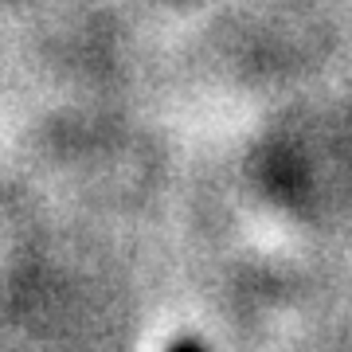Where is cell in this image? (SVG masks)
I'll return each instance as SVG.
<instances>
[{
  "mask_svg": "<svg viewBox=\"0 0 352 352\" xmlns=\"http://www.w3.org/2000/svg\"><path fill=\"white\" fill-rule=\"evenodd\" d=\"M173 352H204V349H200V344H192V340H184V344H176Z\"/></svg>",
  "mask_w": 352,
  "mask_h": 352,
  "instance_id": "cell-1",
  "label": "cell"
}]
</instances>
